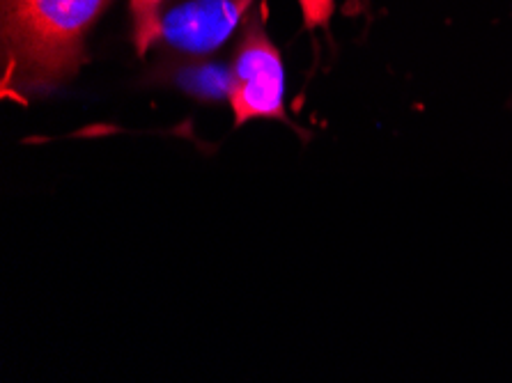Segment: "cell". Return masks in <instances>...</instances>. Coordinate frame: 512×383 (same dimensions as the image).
<instances>
[{"instance_id": "4", "label": "cell", "mask_w": 512, "mask_h": 383, "mask_svg": "<svg viewBox=\"0 0 512 383\" xmlns=\"http://www.w3.org/2000/svg\"><path fill=\"white\" fill-rule=\"evenodd\" d=\"M306 28L327 26L333 14V0H299Z\"/></svg>"}, {"instance_id": "1", "label": "cell", "mask_w": 512, "mask_h": 383, "mask_svg": "<svg viewBox=\"0 0 512 383\" xmlns=\"http://www.w3.org/2000/svg\"><path fill=\"white\" fill-rule=\"evenodd\" d=\"M111 0H3L7 74L35 88L83 62V39Z\"/></svg>"}, {"instance_id": "3", "label": "cell", "mask_w": 512, "mask_h": 383, "mask_svg": "<svg viewBox=\"0 0 512 383\" xmlns=\"http://www.w3.org/2000/svg\"><path fill=\"white\" fill-rule=\"evenodd\" d=\"M228 97L237 127L253 117H281L283 120V62L281 53L265 33L262 19L246 23Z\"/></svg>"}, {"instance_id": "2", "label": "cell", "mask_w": 512, "mask_h": 383, "mask_svg": "<svg viewBox=\"0 0 512 383\" xmlns=\"http://www.w3.org/2000/svg\"><path fill=\"white\" fill-rule=\"evenodd\" d=\"M253 0H131L134 42L141 56L164 44L175 51L209 53L226 42Z\"/></svg>"}]
</instances>
